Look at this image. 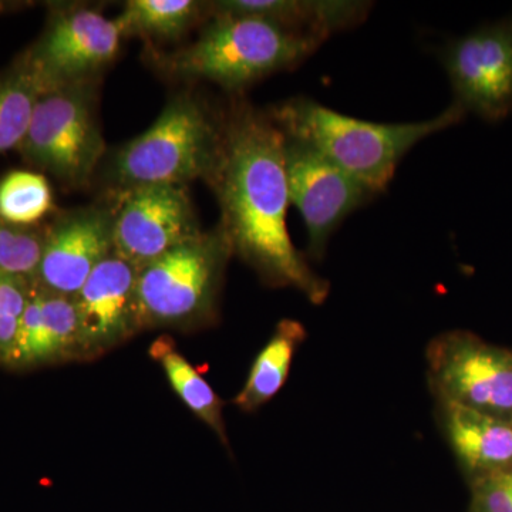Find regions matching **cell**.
I'll return each instance as SVG.
<instances>
[{
	"label": "cell",
	"instance_id": "cell-18",
	"mask_svg": "<svg viewBox=\"0 0 512 512\" xmlns=\"http://www.w3.org/2000/svg\"><path fill=\"white\" fill-rule=\"evenodd\" d=\"M210 19L208 2L195 0H130L116 18L123 39L174 42Z\"/></svg>",
	"mask_w": 512,
	"mask_h": 512
},
{
	"label": "cell",
	"instance_id": "cell-3",
	"mask_svg": "<svg viewBox=\"0 0 512 512\" xmlns=\"http://www.w3.org/2000/svg\"><path fill=\"white\" fill-rule=\"evenodd\" d=\"M225 111L184 90L165 104L153 126L107 151L93 181L101 195L144 185L207 183L220 161Z\"/></svg>",
	"mask_w": 512,
	"mask_h": 512
},
{
	"label": "cell",
	"instance_id": "cell-26",
	"mask_svg": "<svg viewBox=\"0 0 512 512\" xmlns=\"http://www.w3.org/2000/svg\"><path fill=\"white\" fill-rule=\"evenodd\" d=\"M511 423H512V419H511Z\"/></svg>",
	"mask_w": 512,
	"mask_h": 512
},
{
	"label": "cell",
	"instance_id": "cell-14",
	"mask_svg": "<svg viewBox=\"0 0 512 512\" xmlns=\"http://www.w3.org/2000/svg\"><path fill=\"white\" fill-rule=\"evenodd\" d=\"M66 362H82L73 296L49 291L32 279L28 305L5 369L28 372Z\"/></svg>",
	"mask_w": 512,
	"mask_h": 512
},
{
	"label": "cell",
	"instance_id": "cell-15",
	"mask_svg": "<svg viewBox=\"0 0 512 512\" xmlns=\"http://www.w3.org/2000/svg\"><path fill=\"white\" fill-rule=\"evenodd\" d=\"M441 426L471 478L512 467L511 421L456 403H439Z\"/></svg>",
	"mask_w": 512,
	"mask_h": 512
},
{
	"label": "cell",
	"instance_id": "cell-9",
	"mask_svg": "<svg viewBox=\"0 0 512 512\" xmlns=\"http://www.w3.org/2000/svg\"><path fill=\"white\" fill-rule=\"evenodd\" d=\"M284 137L289 198L301 212L308 232L309 258L320 261L336 229L377 195L315 148L285 134Z\"/></svg>",
	"mask_w": 512,
	"mask_h": 512
},
{
	"label": "cell",
	"instance_id": "cell-10",
	"mask_svg": "<svg viewBox=\"0 0 512 512\" xmlns=\"http://www.w3.org/2000/svg\"><path fill=\"white\" fill-rule=\"evenodd\" d=\"M121 35L116 19L92 6L56 5L45 32L26 50L47 87L97 79L116 60Z\"/></svg>",
	"mask_w": 512,
	"mask_h": 512
},
{
	"label": "cell",
	"instance_id": "cell-5",
	"mask_svg": "<svg viewBox=\"0 0 512 512\" xmlns=\"http://www.w3.org/2000/svg\"><path fill=\"white\" fill-rule=\"evenodd\" d=\"M231 241L220 224L165 252L138 271L141 330L215 325Z\"/></svg>",
	"mask_w": 512,
	"mask_h": 512
},
{
	"label": "cell",
	"instance_id": "cell-16",
	"mask_svg": "<svg viewBox=\"0 0 512 512\" xmlns=\"http://www.w3.org/2000/svg\"><path fill=\"white\" fill-rule=\"evenodd\" d=\"M372 3L348 0H217L208 2V13L255 16L274 20L328 40L335 33L360 25Z\"/></svg>",
	"mask_w": 512,
	"mask_h": 512
},
{
	"label": "cell",
	"instance_id": "cell-2",
	"mask_svg": "<svg viewBox=\"0 0 512 512\" xmlns=\"http://www.w3.org/2000/svg\"><path fill=\"white\" fill-rule=\"evenodd\" d=\"M322 37L274 20L242 15L211 16L190 45L163 53L148 46V60L175 82H211L231 96L266 77L295 69L325 43Z\"/></svg>",
	"mask_w": 512,
	"mask_h": 512
},
{
	"label": "cell",
	"instance_id": "cell-24",
	"mask_svg": "<svg viewBox=\"0 0 512 512\" xmlns=\"http://www.w3.org/2000/svg\"><path fill=\"white\" fill-rule=\"evenodd\" d=\"M471 512H512V467L471 478Z\"/></svg>",
	"mask_w": 512,
	"mask_h": 512
},
{
	"label": "cell",
	"instance_id": "cell-13",
	"mask_svg": "<svg viewBox=\"0 0 512 512\" xmlns=\"http://www.w3.org/2000/svg\"><path fill=\"white\" fill-rule=\"evenodd\" d=\"M138 271L113 252L73 296L82 362L99 359L141 332Z\"/></svg>",
	"mask_w": 512,
	"mask_h": 512
},
{
	"label": "cell",
	"instance_id": "cell-8",
	"mask_svg": "<svg viewBox=\"0 0 512 512\" xmlns=\"http://www.w3.org/2000/svg\"><path fill=\"white\" fill-rule=\"evenodd\" d=\"M113 252L138 269L201 234L188 185H144L114 195Z\"/></svg>",
	"mask_w": 512,
	"mask_h": 512
},
{
	"label": "cell",
	"instance_id": "cell-19",
	"mask_svg": "<svg viewBox=\"0 0 512 512\" xmlns=\"http://www.w3.org/2000/svg\"><path fill=\"white\" fill-rule=\"evenodd\" d=\"M150 356L163 367L168 383L181 402L228 446L227 427L222 416L224 402L183 353L178 352L174 340L170 336L154 340Z\"/></svg>",
	"mask_w": 512,
	"mask_h": 512
},
{
	"label": "cell",
	"instance_id": "cell-1",
	"mask_svg": "<svg viewBox=\"0 0 512 512\" xmlns=\"http://www.w3.org/2000/svg\"><path fill=\"white\" fill-rule=\"evenodd\" d=\"M225 111L224 147L207 184L221 210L234 255L272 288H292L313 305L328 299L330 284L312 271L289 237L284 133L266 110L232 96Z\"/></svg>",
	"mask_w": 512,
	"mask_h": 512
},
{
	"label": "cell",
	"instance_id": "cell-7",
	"mask_svg": "<svg viewBox=\"0 0 512 512\" xmlns=\"http://www.w3.org/2000/svg\"><path fill=\"white\" fill-rule=\"evenodd\" d=\"M427 379L439 403H456L511 421L512 349L451 330L426 349Z\"/></svg>",
	"mask_w": 512,
	"mask_h": 512
},
{
	"label": "cell",
	"instance_id": "cell-6",
	"mask_svg": "<svg viewBox=\"0 0 512 512\" xmlns=\"http://www.w3.org/2000/svg\"><path fill=\"white\" fill-rule=\"evenodd\" d=\"M101 77L47 87L16 148L23 160L64 190L92 185L107 146L99 119Z\"/></svg>",
	"mask_w": 512,
	"mask_h": 512
},
{
	"label": "cell",
	"instance_id": "cell-21",
	"mask_svg": "<svg viewBox=\"0 0 512 512\" xmlns=\"http://www.w3.org/2000/svg\"><path fill=\"white\" fill-rule=\"evenodd\" d=\"M53 207L52 187L43 174L13 171L0 181V217L12 224L40 225Z\"/></svg>",
	"mask_w": 512,
	"mask_h": 512
},
{
	"label": "cell",
	"instance_id": "cell-25",
	"mask_svg": "<svg viewBox=\"0 0 512 512\" xmlns=\"http://www.w3.org/2000/svg\"><path fill=\"white\" fill-rule=\"evenodd\" d=\"M5 9H6V3L0 2V12H2V10H5Z\"/></svg>",
	"mask_w": 512,
	"mask_h": 512
},
{
	"label": "cell",
	"instance_id": "cell-11",
	"mask_svg": "<svg viewBox=\"0 0 512 512\" xmlns=\"http://www.w3.org/2000/svg\"><path fill=\"white\" fill-rule=\"evenodd\" d=\"M443 66L464 113L500 121L512 110V20L483 26L451 40Z\"/></svg>",
	"mask_w": 512,
	"mask_h": 512
},
{
	"label": "cell",
	"instance_id": "cell-4",
	"mask_svg": "<svg viewBox=\"0 0 512 512\" xmlns=\"http://www.w3.org/2000/svg\"><path fill=\"white\" fill-rule=\"evenodd\" d=\"M266 113L285 136L315 148L376 195L386 191L400 161L414 146L454 126L466 114L453 103L433 119L375 123L338 113L309 97L281 101Z\"/></svg>",
	"mask_w": 512,
	"mask_h": 512
},
{
	"label": "cell",
	"instance_id": "cell-23",
	"mask_svg": "<svg viewBox=\"0 0 512 512\" xmlns=\"http://www.w3.org/2000/svg\"><path fill=\"white\" fill-rule=\"evenodd\" d=\"M32 279L0 272V366L6 367L20 319L28 305Z\"/></svg>",
	"mask_w": 512,
	"mask_h": 512
},
{
	"label": "cell",
	"instance_id": "cell-17",
	"mask_svg": "<svg viewBox=\"0 0 512 512\" xmlns=\"http://www.w3.org/2000/svg\"><path fill=\"white\" fill-rule=\"evenodd\" d=\"M308 338L305 326L298 320L282 319L271 339L252 363L244 386L234 404L245 413H254L281 392L288 380L293 357Z\"/></svg>",
	"mask_w": 512,
	"mask_h": 512
},
{
	"label": "cell",
	"instance_id": "cell-12",
	"mask_svg": "<svg viewBox=\"0 0 512 512\" xmlns=\"http://www.w3.org/2000/svg\"><path fill=\"white\" fill-rule=\"evenodd\" d=\"M113 204H94L59 212L46 224L45 248L33 281L49 291L74 296L113 254Z\"/></svg>",
	"mask_w": 512,
	"mask_h": 512
},
{
	"label": "cell",
	"instance_id": "cell-20",
	"mask_svg": "<svg viewBox=\"0 0 512 512\" xmlns=\"http://www.w3.org/2000/svg\"><path fill=\"white\" fill-rule=\"evenodd\" d=\"M45 89V82L26 52L0 73V154L20 146L36 101Z\"/></svg>",
	"mask_w": 512,
	"mask_h": 512
},
{
	"label": "cell",
	"instance_id": "cell-22",
	"mask_svg": "<svg viewBox=\"0 0 512 512\" xmlns=\"http://www.w3.org/2000/svg\"><path fill=\"white\" fill-rule=\"evenodd\" d=\"M45 239L46 224L25 227L0 217V272L35 278Z\"/></svg>",
	"mask_w": 512,
	"mask_h": 512
}]
</instances>
